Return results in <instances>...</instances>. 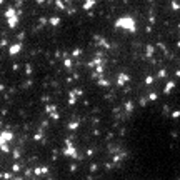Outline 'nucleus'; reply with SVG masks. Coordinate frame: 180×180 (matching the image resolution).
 I'll return each mask as SVG.
<instances>
[{"label": "nucleus", "instance_id": "nucleus-1", "mask_svg": "<svg viewBox=\"0 0 180 180\" xmlns=\"http://www.w3.org/2000/svg\"><path fill=\"white\" fill-rule=\"evenodd\" d=\"M115 27L117 29H125L128 32H135L137 30V25H135V20L132 17H120L115 20Z\"/></svg>", "mask_w": 180, "mask_h": 180}, {"label": "nucleus", "instance_id": "nucleus-2", "mask_svg": "<svg viewBox=\"0 0 180 180\" xmlns=\"http://www.w3.org/2000/svg\"><path fill=\"white\" fill-rule=\"evenodd\" d=\"M5 18H7V24L10 29H15L17 25H18V15H17L15 8L14 7H8L7 12H5Z\"/></svg>", "mask_w": 180, "mask_h": 180}, {"label": "nucleus", "instance_id": "nucleus-3", "mask_svg": "<svg viewBox=\"0 0 180 180\" xmlns=\"http://www.w3.org/2000/svg\"><path fill=\"white\" fill-rule=\"evenodd\" d=\"M65 155L67 157H72V158H78V154H77V149L73 147L70 139L65 140Z\"/></svg>", "mask_w": 180, "mask_h": 180}, {"label": "nucleus", "instance_id": "nucleus-4", "mask_svg": "<svg viewBox=\"0 0 180 180\" xmlns=\"http://www.w3.org/2000/svg\"><path fill=\"white\" fill-rule=\"evenodd\" d=\"M20 50H22V43H14V45H10V48H8V54L14 57V55H17Z\"/></svg>", "mask_w": 180, "mask_h": 180}, {"label": "nucleus", "instance_id": "nucleus-5", "mask_svg": "<svg viewBox=\"0 0 180 180\" xmlns=\"http://www.w3.org/2000/svg\"><path fill=\"white\" fill-rule=\"evenodd\" d=\"M128 75H127V73H120V75H118V78H117V82H118V85L122 87V85H125L127 82H128Z\"/></svg>", "mask_w": 180, "mask_h": 180}, {"label": "nucleus", "instance_id": "nucleus-6", "mask_svg": "<svg viewBox=\"0 0 180 180\" xmlns=\"http://www.w3.org/2000/svg\"><path fill=\"white\" fill-rule=\"evenodd\" d=\"M47 112H48V115L50 117H54L55 120L58 118V113H57V109H55V105L52 107V105H47Z\"/></svg>", "mask_w": 180, "mask_h": 180}, {"label": "nucleus", "instance_id": "nucleus-7", "mask_svg": "<svg viewBox=\"0 0 180 180\" xmlns=\"http://www.w3.org/2000/svg\"><path fill=\"white\" fill-rule=\"evenodd\" d=\"M33 173L35 175H45V173H48V167H37L33 170Z\"/></svg>", "mask_w": 180, "mask_h": 180}, {"label": "nucleus", "instance_id": "nucleus-8", "mask_svg": "<svg viewBox=\"0 0 180 180\" xmlns=\"http://www.w3.org/2000/svg\"><path fill=\"white\" fill-rule=\"evenodd\" d=\"M48 24L52 25V27H57V25L60 24V17H52V18H48Z\"/></svg>", "mask_w": 180, "mask_h": 180}, {"label": "nucleus", "instance_id": "nucleus-9", "mask_svg": "<svg viewBox=\"0 0 180 180\" xmlns=\"http://www.w3.org/2000/svg\"><path fill=\"white\" fill-rule=\"evenodd\" d=\"M77 92H70V95H69V98H70V100H69V103H70V105H73V103L77 102Z\"/></svg>", "mask_w": 180, "mask_h": 180}, {"label": "nucleus", "instance_id": "nucleus-10", "mask_svg": "<svg viewBox=\"0 0 180 180\" xmlns=\"http://www.w3.org/2000/svg\"><path fill=\"white\" fill-rule=\"evenodd\" d=\"M95 5V0H85V3H84V8L85 10H90V8Z\"/></svg>", "mask_w": 180, "mask_h": 180}, {"label": "nucleus", "instance_id": "nucleus-11", "mask_svg": "<svg viewBox=\"0 0 180 180\" xmlns=\"http://www.w3.org/2000/svg\"><path fill=\"white\" fill-rule=\"evenodd\" d=\"M173 87H175V84H173V82H168V84L165 85L164 92H165V94H170V92H172V88H173Z\"/></svg>", "mask_w": 180, "mask_h": 180}, {"label": "nucleus", "instance_id": "nucleus-12", "mask_svg": "<svg viewBox=\"0 0 180 180\" xmlns=\"http://www.w3.org/2000/svg\"><path fill=\"white\" fill-rule=\"evenodd\" d=\"M63 65H65L67 69H70L72 67V58L70 57H65V58H63Z\"/></svg>", "mask_w": 180, "mask_h": 180}, {"label": "nucleus", "instance_id": "nucleus-13", "mask_svg": "<svg viewBox=\"0 0 180 180\" xmlns=\"http://www.w3.org/2000/svg\"><path fill=\"white\" fill-rule=\"evenodd\" d=\"M78 125H80L78 122H70V124H69V128H70V130H77Z\"/></svg>", "mask_w": 180, "mask_h": 180}, {"label": "nucleus", "instance_id": "nucleus-14", "mask_svg": "<svg viewBox=\"0 0 180 180\" xmlns=\"http://www.w3.org/2000/svg\"><path fill=\"white\" fill-rule=\"evenodd\" d=\"M55 5H57V8H60V10H63V8H65V5H63L62 0H55Z\"/></svg>", "mask_w": 180, "mask_h": 180}, {"label": "nucleus", "instance_id": "nucleus-15", "mask_svg": "<svg viewBox=\"0 0 180 180\" xmlns=\"http://www.w3.org/2000/svg\"><path fill=\"white\" fill-rule=\"evenodd\" d=\"M98 84H100V85H103V87H109V80H103V78H100V80H98Z\"/></svg>", "mask_w": 180, "mask_h": 180}, {"label": "nucleus", "instance_id": "nucleus-16", "mask_svg": "<svg viewBox=\"0 0 180 180\" xmlns=\"http://www.w3.org/2000/svg\"><path fill=\"white\" fill-rule=\"evenodd\" d=\"M12 170H14V172H18V170H20V165H18V164H14Z\"/></svg>", "mask_w": 180, "mask_h": 180}, {"label": "nucleus", "instance_id": "nucleus-17", "mask_svg": "<svg viewBox=\"0 0 180 180\" xmlns=\"http://www.w3.org/2000/svg\"><path fill=\"white\" fill-rule=\"evenodd\" d=\"M80 54H82V50H80V48H75V50H73V57H78Z\"/></svg>", "mask_w": 180, "mask_h": 180}, {"label": "nucleus", "instance_id": "nucleus-18", "mask_svg": "<svg viewBox=\"0 0 180 180\" xmlns=\"http://www.w3.org/2000/svg\"><path fill=\"white\" fill-rule=\"evenodd\" d=\"M2 179L8 180V179H12V175H10V173H2Z\"/></svg>", "mask_w": 180, "mask_h": 180}, {"label": "nucleus", "instance_id": "nucleus-19", "mask_svg": "<svg viewBox=\"0 0 180 180\" xmlns=\"http://www.w3.org/2000/svg\"><path fill=\"white\" fill-rule=\"evenodd\" d=\"M25 72H27V73H30V72H32V67H30V65H25Z\"/></svg>", "mask_w": 180, "mask_h": 180}, {"label": "nucleus", "instance_id": "nucleus-20", "mask_svg": "<svg viewBox=\"0 0 180 180\" xmlns=\"http://www.w3.org/2000/svg\"><path fill=\"white\" fill-rule=\"evenodd\" d=\"M149 98H150V100H155V98H157V94H150Z\"/></svg>", "mask_w": 180, "mask_h": 180}, {"label": "nucleus", "instance_id": "nucleus-21", "mask_svg": "<svg viewBox=\"0 0 180 180\" xmlns=\"http://www.w3.org/2000/svg\"><path fill=\"white\" fill-rule=\"evenodd\" d=\"M145 82H147V84H152V82H154V78H152V77H147V80H145Z\"/></svg>", "mask_w": 180, "mask_h": 180}, {"label": "nucleus", "instance_id": "nucleus-22", "mask_svg": "<svg viewBox=\"0 0 180 180\" xmlns=\"http://www.w3.org/2000/svg\"><path fill=\"white\" fill-rule=\"evenodd\" d=\"M37 2H39V3H43V2H45V0H37Z\"/></svg>", "mask_w": 180, "mask_h": 180}, {"label": "nucleus", "instance_id": "nucleus-23", "mask_svg": "<svg viewBox=\"0 0 180 180\" xmlns=\"http://www.w3.org/2000/svg\"><path fill=\"white\" fill-rule=\"evenodd\" d=\"M2 3H3V0H0V5H2Z\"/></svg>", "mask_w": 180, "mask_h": 180}, {"label": "nucleus", "instance_id": "nucleus-24", "mask_svg": "<svg viewBox=\"0 0 180 180\" xmlns=\"http://www.w3.org/2000/svg\"><path fill=\"white\" fill-rule=\"evenodd\" d=\"M14 180H24V179H14Z\"/></svg>", "mask_w": 180, "mask_h": 180}]
</instances>
